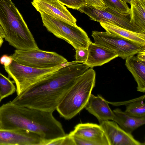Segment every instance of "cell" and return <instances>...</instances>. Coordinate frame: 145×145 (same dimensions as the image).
<instances>
[{"mask_svg":"<svg viewBox=\"0 0 145 145\" xmlns=\"http://www.w3.org/2000/svg\"><path fill=\"white\" fill-rule=\"evenodd\" d=\"M137 54V55L136 56L139 59L145 62V46L142 47Z\"/></svg>","mask_w":145,"mask_h":145,"instance_id":"obj_29","label":"cell"},{"mask_svg":"<svg viewBox=\"0 0 145 145\" xmlns=\"http://www.w3.org/2000/svg\"><path fill=\"white\" fill-rule=\"evenodd\" d=\"M64 64L48 69L34 68L20 64L13 60L8 66H4L8 77L12 78L16 86L17 95L29 86L47 76Z\"/></svg>","mask_w":145,"mask_h":145,"instance_id":"obj_7","label":"cell"},{"mask_svg":"<svg viewBox=\"0 0 145 145\" xmlns=\"http://www.w3.org/2000/svg\"><path fill=\"white\" fill-rule=\"evenodd\" d=\"M115 116L112 121L119 125L126 132L130 134L145 123V117L137 118L126 114L120 109L117 108L113 110Z\"/></svg>","mask_w":145,"mask_h":145,"instance_id":"obj_18","label":"cell"},{"mask_svg":"<svg viewBox=\"0 0 145 145\" xmlns=\"http://www.w3.org/2000/svg\"><path fill=\"white\" fill-rule=\"evenodd\" d=\"M75 145L73 140L69 135L48 140H44L42 145Z\"/></svg>","mask_w":145,"mask_h":145,"instance_id":"obj_23","label":"cell"},{"mask_svg":"<svg viewBox=\"0 0 145 145\" xmlns=\"http://www.w3.org/2000/svg\"><path fill=\"white\" fill-rule=\"evenodd\" d=\"M125 65L136 82L138 91L145 92V62L139 59L134 55L125 59Z\"/></svg>","mask_w":145,"mask_h":145,"instance_id":"obj_17","label":"cell"},{"mask_svg":"<svg viewBox=\"0 0 145 145\" xmlns=\"http://www.w3.org/2000/svg\"><path fill=\"white\" fill-rule=\"evenodd\" d=\"M5 37V35L4 32L0 24V38L4 39Z\"/></svg>","mask_w":145,"mask_h":145,"instance_id":"obj_30","label":"cell"},{"mask_svg":"<svg viewBox=\"0 0 145 145\" xmlns=\"http://www.w3.org/2000/svg\"><path fill=\"white\" fill-rule=\"evenodd\" d=\"M103 129L109 145H145L136 140L131 134L126 132L115 122L110 120L99 123Z\"/></svg>","mask_w":145,"mask_h":145,"instance_id":"obj_12","label":"cell"},{"mask_svg":"<svg viewBox=\"0 0 145 145\" xmlns=\"http://www.w3.org/2000/svg\"><path fill=\"white\" fill-rule=\"evenodd\" d=\"M43 140L38 135L26 130L0 129V145H41Z\"/></svg>","mask_w":145,"mask_h":145,"instance_id":"obj_11","label":"cell"},{"mask_svg":"<svg viewBox=\"0 0 145 145\" xmlns=\"http://www.w3.org/2000/svg\"><path fill=\"white\" fill-rule=\"evenodd\" d=\"M3 39L0 38V48L3 42Z\"/></svg>","mask_w":145,"mask_h":145,"instance_id":"obj_32","label":"cell"},{"mask_svg":"<svg viewBox=\"0 0 145 145\" xmlns=\"http://www.w3.org/2000/svg\"><path fill=\"white\" fill-rule=\"evenodd\" d=\"M75 145H97L96 144L89 140L70 133Z\"/></svg>","mask_w":145,"mask_h":145,"instance_id":"obj_26","label":"cell"},{"mask_svg":"<svg viewBox=\"0 0 145 145\" xmlns=\"http://www.w3.org/2000/svg\"><path fill=\"white\" fill-rule=\"evenodd\" d=\"M108 101L101 95L91 94L85 108L97 119L99 123L112 120L115 114L108 105Z\"/></svg>","mask_w":145,"mask_h":145,"instance_id":"obj_14","label":"cell"},{"mask_svg":"<svg viewBox=\"0 0 145 145\" xmlns=\"http://www.w3.org/2000/svg\"><path fill=\"white\" fill-rule=\"evenodd\" d=\"M75 61L79 63H84L88 56L87 48H80L75 49Z\"/></svg>","mask_w":145,"mask_h":145,"instance_id":"obj_25","label":"cell"},{"mask_svg":"<svg viewBox=\"0 0 145 145\" xmlns=\"http://www.w3.org/2000/svg\"><path fill=\"white\" fill-rule=\"evenodd\" d=\"M145 95L125 102L108 103L114 105H124L126 106L124 112L128 115L137 118L145 117Z\"/></svg>","mask_w":145,"mask_h":145,"instance_id":"obj_20","label":"cell"},{"mask_svg":"<svg viewBox=\"0 0 145 145\" xmlns=\"http://www.w3.org/2000/svg\"><path fill=\"white\" fill-rule=\"evenodd\" d=\"M13 60L10 56H8L7 55H3L0 58V63L4 65V66H7L9 65L12 62Z\"/></svg>","mask_w":145,"mask_h":145,"instance_id":"obj_28","label":"cell"},{"mask_svg":"<svg viewBox=\"0 0 145 145\" xmlns=\"http://www.w3.org/2000/svg\"><path fill=\"white\" fill-rule=\"evenodd\" d=\"M13 81L6 77L0 72V99L12 95L16 90Z\"/></svg>","mask_w":145,"mask_h":145,"instance_id":"obj_21","label":"cell"},{"mask_svg":"<svg viewBox=\"0 0 145 145\" xmlns=\"http://www.w3.org/2000/svg\"><path fill=\"white\" fill-rule=\"evenodd\" d=\"M43 26L56 37L71 45L75 50L80 48H87L91 41L86 32L80 27L40 13Z\"/></svg>","mask_w":145,"mask_h":145,"instance_id":"obj_5","label":"cell"},{"mask_svg":"<svg viewBox=\"0 0 145 145\" xmlns=\"http://www.w3.org/2000/svg\"><path fill=\"white\" fill-rule=\"evenodd\" d=\"M13 60L22 65L41 69L54 68L64 64L67 60L55 52L38 49L16 50L11 56Z\"/></svg>","mask_w":145,"mask_h":145,"instance_id":"obj_6","label":"cell"},{"mask_svg":"<svg viewBox=\"0 0 145 145\" xmlns=\"http://www.w3.org/2000/svg\"><path fill=\"white\" fill-rule=\"evenodd\" d=\"M59 3L67 7L78 10L82 6L86 4L85 0H57Z\"/></svg>","mask_w":145,"mask_h":145,"instance_id":"obj_24","label":"cell"},{"mask_svg":"<svg viewBox=\"0 0 145 145\" xmlns=\"http://www.w3.org/2000/svg\"><path fill=\"white\" fill-rule=\"evenodd\" d=\"M123 2L127 3H128L129 4L130 3L131 1H132V0H121Z\"/></svg>","mask_w":145,"mask_h":145,"instance_id":"obj_31","label":"cell"},{"mask_svg":"<svg viewBox=\"0 0 145 145\" xmlns=\"http://www.w3.org/2000/svg\"><path fill=\"white\" fill-rule=\"evenodd\" d=\"M96 73L92 68L76 78L56 110L65 119H72L85 108L95 86Z\"/></svg>","mask_w":145,"mask_h":145,"instance_id":"obj_4","label":"cell"},{"mask_svg":"<svg viewBox=\"0 0 145 145\" xmlns=\"http://www.w3.org/2000/svg\"><path fill=\"white\" fill-rule=\"evenodd\" d=\"M70 133L89 140L97 145H109L105 132L100 125L92 123H79Z\"/></svg>","mask_w":145,"mask_h":145,"instance_id":"obj_13","label":"cell"},{"mask_svg":"<svg viewBox=\"0 0 145 145\" xmlns=\"http://www.w3.org/2000/svg\"><path fill=\"white\" fill-rule=\"evenodd\" d=\"M1 101V100L0 99V103Z\"/></svg>","mask_w":145,"mask_h":145,"instance_id":"obj_34","label":"cell"},{"mask_svg":"<svg viewBox=\"0 0 145 145\" xmlns=\"http://www.w3.org/2000/svg\"><path fill=\"white\" fill-rule=\"evenodd\" d=\"M0 24L5 38L17 50L39 48L22 16L11 0H0Z\"/></svg>","mask_w":145,"mask_h":145,"instance_id":"obj_3","label":"cell"},{"mask_svg":"<svg viewBox=\"0 0 145 145\" xmlns=\"http://www.w3.org/2000/svg\"><path fill=\"white\" fill-rule=\"evenodd\" d=\"M77 10L87 15L92 20L99 22H107L130 31L145 33L131 24L130 14H121L108 8L105 10H98L87 4Z\"/></svg>","mask_w":145,"mask_h":145,"instance_id":"obj_9","label":"cell"},{"mask_svg":"<svg viewBox=\"0 0 145 145\" xmlns=\"http://www.w3.org/2000/svg\"><path fill=\"white\" fill-rule=\"evenodd\" d=\"M91 36L94 43L114 52L118 57L123 59L137 54L142 47L135 43L106 31H93Z\"/></svg>","mask_w":145,"mask_h":145,"instance_id":"obj_8","label":"cell"},{"mask_svg":"<svg viewBox=\"0 0 145 145\" xmlns=\"http://www.w3.org/2000/svg\"><path fill=\"white\" fill-rule=\"evenodd\" d=\"M89 68L84 63L68 62L29 86L11 102L21 106L53 112L77 78Z\"/></svg>","mask_w":145,"mask_h":145,"instance_id":"obj_1","label":"cell"},{"mask_svg":"<svg viewBox=\"0 0 145 145\" xmlns=\"http://www.w3.org/2000/svg\"><path fill=\"white\" fill-rule=\"evenodd\" d=\"M0 129H1V126H0Z\"/></svg>","mask_w":145,"mask_h":145,"instance_id":"obj_33","label":"cell"},{"mask_svg":"<svg viewBox=\"0 0 145 145\" xmlns=\"http://www.w3.org/2000/svg\"><path fill=\"white\" fill-rule=\"evenodd\" d=\"M53 112L19 106L10 101L0 107L1 129L26 130L45 140L64 136L66 134L62 125Z\"/></svg>","mask_w":145,"mask_h":145,"instance_id":"obj_2","label":"cell"},{"mask_svg":"<svg viewBox=\"0 0 145 145\" xmlns=\"http://www.w3.org/2000/svg\"><path fill=\"white\" fill-rule=\"evenodd\" d=\"M87 4L100 10H105L106 8L101 0H85Z\"/></svg>","mask_w":145,"mask_h":145,"instance_id":"obj_27","label":"cell"},{"mask_svg":"<svg viewBox=\"0 0 145 145\" xmlns=\"http://www.w3.org/2000/svg\"><path fill=\"white\" fill-rule=\"evenodd\" d=\"M87 49L88 58L84 63L92 68L101 66L118 57L114 52L91 41Z\"/></svg>","mask_w":145,"mask_h":145,"instance_id":"obj_15","label":"cell"},{"mask_svg":"<svg viewBox=\"0 0 145 145\" xmlns=\"http://www.w3.org/2000/svg\"><path fill=\"white\" fill-rule=\"evenodd\" d=\"M106 8L120 13L130 14V8L127 3L121 0H101Z\"/></svg>","mask_w":145,"mask_h":145,"instance_id":"obj_22","label":"cell"},{"mask_svg":"<svg viewBox=\"0 0 145 145\" xmlns=\"http://www.w3.org/2000/svg\"><path fill=\"white\" fill-rule=\"evenodd\" d=\"M31 3L40 13H44L54 18L76 25V19L57 0H33Z\"/></svg>","mask_w":145,"mask_h":145,"instance_id":"obj_10","label":"cell"},{"mask_svg":"<svg viewBox=\"0 0 145 145\" xmlns=\"http://www.w3.org/2000/svg\"><path fill=\"white\" fill-rule=\"evenodd\" d=\"M130 4V23L145 32V0H132Z\"/></svg>","mask_w":145,"mask_h":145,"instance_id":"obj_19","label":"cell"},{"mask_svg":"<svg viewBox=\"0 0 145 145\" xmlns=\"http://www.w3.org/2000/svg\"><path fill=\"white\" fill-rule=\"evenodd\" d=\"M99 23L108 33L135 43L142 47L145 46V33L130 31L107 22Z\"/></svg>","mask_w":145,"mask_h":145,"instance_id":"obj_16","label":"cell"}]
</instances>
